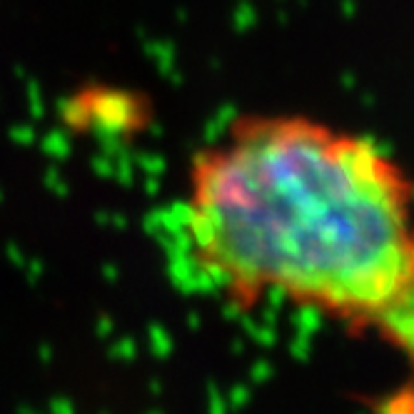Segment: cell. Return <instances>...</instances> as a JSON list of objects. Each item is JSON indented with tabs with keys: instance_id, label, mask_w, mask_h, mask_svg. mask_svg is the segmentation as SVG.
I'll list each match as a JSON object with an SVG mask.
<instances>
[{
	"instance_id": "7a4b0ae2",
	"label": "cell",
	"mask_w": 414,
	"mask_h": 414,
	"mask_svg": "<svg viewBox=\"0 0 414 414\" xmlns=\"http://www.w3.org/2000/svg\"><path fill=\"white\" fill-rule=\"evenodd\" d=\"M58 118L70 135L125 142L150 130L155 108L142 90L90 80L73 87L63 98Z\"/></svg>"
},
{
	"instance_id": "6da1fadb",
	"label": "cell",
	"mask_w": 414,
	"mask_h": 414,
	"mask_svg": "<svg viewBox=\"0 0 414 414\" xmlns=\"http://www.w3.org/2000/svg\"><path fill=\"white\" fill-rule=\"evenodd\" d=\"M182 234L232 307L317 312L414 377V180L377 140L305 113L237 115L192 155Z\"/></svg>"
}]
</instances>
